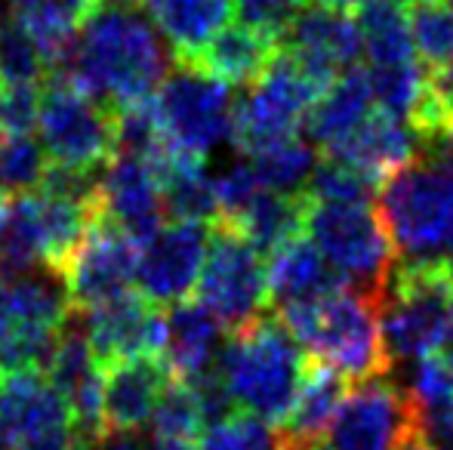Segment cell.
<instances>
[{
	"instance_id": "1",
	"label": "cell",
	"mask_w": 453,
	"mask_h": 450,
	"mask_svg": "<svg viewBox=\"0 0 453 450\" xmlns=\"http://www.w3.org/2000/svg\"><path fill=\"white\" fill-rule=\"evenodd\" d=\"M62 72L111 109L155 96L170 72V53L136 10L99 6L81 28Z\"/></svg>"
},
{
	"instance_id": "2",
	"label": "cell",
	"mask_w": 453,
	"mask_h": 450,
	"mask_svg": "<svg viewBox=\"0 0 453 450\" xmlns=\"http://www.w3.org/2000/svg\"><path fill=\"white\" fill-rule=\"evenodd\" d=\"M380 306V294L340 284L318 300L278 309V321L315 364L334 367L352 383H367L386 377L392 367L382 339Z\"/></svg>"
},
{
	"instance_id": "3",
	"label": "cell",
	"mask_w": 453,
	"mask_h": 450,
	"mask_svg": "<svg viewBox=\"0 0 453 450\" xmlns=\"http://www.w3.org/2000/svg\"><path fill=\"white\" fill-rule=\"evenodd\" d=\"M213 370L234 408L280 426L309 364L278 318H253L222 342Z\"/></svg>"
},
{
	"instance_id": "4",
	"label": "cell",
	"mask_w": 453,
	"mask_h": 450,
	"mask_svg": "<svg viewBox=\"0 0 453 450\" xmlns=\"http://www.w3.org/2000/svg\"><path fill=\"white\" fill-rule=\"evenodd\" d=\"M382 339L388 361L453 352V263L404 259L382 290Z\"/></svg>"
},
{
	"instance_id": "5",
	"label": "cell",
	"mask_w": 453,
	"mask_h": 450,
	"mask_svg": "<svg viewBox=\"0 0 453 450\" xmlns=\"http://www.w3.org/2000/svg\"><path fill=\"white\" fill-rule=\"evenodd\" d=\"M41 145L56 167L99 173L118 155L114 109L78 87L62 68L47 72L37 111Z\"/></svg>"
},
{
	"instance_id": "6",
	"label": "cell",
	"mask_w": 453,
	"mask_h": 450,
	"mask_svg": "<svg viewBox=\"0 0 453 450\" xmlns=\"http://www.w3.org/2000/svg\"><path fill=\"white\" fill-rule=\"evenodd\" d=\"M380 217L395 253L404 259L441 256L453 234V167L426 157L380 188Z\"/></svg>"
},
{
	"instance_id": "7",
	"label": "cell",
	"mask_w": 453,
	"mask_h": 450,
	"mask_svg": "<svg viewBox=\"0 0 453 450\" xmlns=\"http://www.w3.org/2000/svg\"><path fill=\"white\" fill-rule=\"evenodd\" d=\"M305 234L342 284L382 296L398 253H395L380 210H373L370 201L324 204V201L309 198Z\"/></svg>"
},
{
	"instance_id": "8",
	"label": "cell",
	"mask_w": 453,
	"mask_h": 450,
	"mask_svg": "<svg viewBox=\"0 0 453 450\" xmlns=\"http://www.w3.org/2000/svg\"><path fill=\"white\" fill-rule=\"evenodd\" d=\"M321 93L324 87L315 84L284 50H278L263 78L247 87V96L234 105L232 142L250 157L287 142L305 124V114Z\"/></svg>"
},
{
	"instance_id": "9",
	"label": "cell",
	"mask_w": 453,
	"mask_h": 450,
	"mask_svg": "<svg viewBox=\"0 0 453 450\" xmlns=\"http://www.w3.org/2000/svg\"><path fill=\"white\" fill-rule=\"evenodd\" d=\"M155 111L167 145L188 155L207 157L232 139V93L191 62H176L167 72L155 90Z\"/></svg>"
},
{
	"instance_id": "10",
	"label": "cell",
	"mask_w": 453,
	"mask_h": 450,
	"mask_svg": "<svg viewBox=\"0 0 453 450\" xmlns=\"http://www.w3.org/2000/svg\"><path fill=\"white\" fill-rule=\"evenodd\" d=\"M197 300L228 331L259 318L269 302V275L259 250L228 223H216L197 275Z\"/></svg>"
},
{
	"instance_id": "11",
	"label": "cell",
	"mask_w": 453,
	"mask_h": 450,
	"mask_svg": "<svg viewBox=\"0 0 453 450\" xmlns=\"http://www.w3.org/2000/svg\"><path fill=\"white\" fill-rule=\"evenodd\" d=\"M413 429L407 392L388 377L355 383L342 398L321 445L309 450H401Z\"/></svg>"
},
{
	"instance_id": "12",
	"label": "cell",
	"mask_w": 453,
	"mask_h": 450,
	"mask_svg": "<svg viewBox=\"0 0 453 450\" xmlns=\"http://www.w3.org/2000/svg\"><path fill=\"white\" fill-rule=\"evenodd\" d=\"M136 263V240L127 238L118 225H111L105 217L96 213L84 240H81L78 250L68 256V263L59 271L72 309L87 312V309L99 306V302L114 300V296L133 290Z\"/></svg>"
},
{
	"instance_id": "13",
	"label": "cell",
	"mask_w": 453,
	"mask_h": 450,
	"mask_svg": "<svg viewBox=\"0 0 453 450\" xmlns=\"http://www.w3.org/2000/svg\"><path fill=\"white\" fill-rule=\"evenodd\" d=\"M207 244V223H195V219L164 223L145 244H139V294H145L157 306L188 300V294L197 287Z\"/></svg>"
},
{
	"instance_id": "14",
	"label": "cell",
	"mask_w": 453,
	"mask_h": 450,
	"mask_svg": "<svg viewBox=\"0 0 453 450\" xmlns=\"http://www.w3.org/2000/svg\"><path fill=\"white\" fill-rule=\"evenodd\" d=\"M280 50L327 90L346 68L358 62L364 43L355 16L327 6H309L290 19L280 34Z\"/></svg>"
},
{
	"instance_id": "15",
	"label": "cell",
	"mask_w": 453,
	"mask_h": 450,
	"mask_svg": "<svg viewBox=\"0 0 453 450\" xmlns=\"http://www.w3.org/2000/svg\"><path fill=\"white\" fill-rule=\"evenodd\" d=\"M84 337L102 367L127 358H161L164 312L145 294L127 290L87 309Z\"/></svg>"
},
{
	"instance_id": "16",
	"label": "cell",
	"mask_w": 453,
	"mask_h": 450,
	"mask_svg": "<svg viewBox=\"0 0 453 450\" xmlns=\"http://www.w3.org/2000/svg\"><path fill=\"white\" fill-rule=\"evenodd\" d=\"M96 213L118 225L136 244H145L167 223L164 194L149 161L118 151L96 179Z\"/></svg>"
},
{
	"instance_id": "17",
	"label": "cell",
	"mask_w": 453,
	"mask_h": 450,
	"mask_svg": "<svg viewBox=\"0 0 453 450\" xmlns=\"http://www.w3.org/2000/svg\"><path fill=\"white\" fill-rule=\"evenodd\" d=\"M43 377L68 401L74 429L93 441L99 439L105 432V423H102V364L96 361L84 331L65 324L47 364H43Z\"/></svg>"
},
{
	"instance_id": "18",
	"label": "cell",
	"mask_w": 453,
	"mask_h": 450,
	"mask_svg": "<svg viewBox=\"0 0 453 450\" xmlns=\"http://www.w3.org/2000/svg\"><path fill=\"white\" fill-rule=\"evenodd\" d=\"M65 429H74L72 410L43 370L0 377V435L10 441V447Z\"/></svg>"
},
{
	"instance_id": "19",
	"label": "cell",
	"mask_w": 453,
	"mask_h": 450,
	"mask_svg": "<svg viewBox=\"0 0 453 450\" xmlns=\"http://www.w3.org/2000/svg\"><path fill=\"white\" fill-rule=\"evenodd\" d=\"M417 151L419 136L411 130V124L386 111H370L340 145L327 151V157L349 164L376 188H382L395 173L417 161Z\"/></svg>"
},
{
	"instance_id": "20",
	"label": "cell",
	"mask_w": 453,
	"mask_h": 450,
	"mask_svg": "<svg viewBox=\"0 0 453 450\" xmlns=\"http://www.w3.org/2000/svg\"><path fill=\"white\" fill-rule=\"evenodd\" d=\"M170 370L161 358H127L102 367V423L105 432H139L149 426Z\"/></svg>"
},
{
	"instance_id": "21",
	"label": "cell",
	"mask_w": 453,
	"mask_h": 450,
	"mask_svg": "<svg viewBox=\"0 0 453 450\" xmlns=\"http://www.w3.org/2000/svg\"><path fill=\"white\" fill-rule=\"evenodd\" d=\"M222 348V324L201 302H173L164 315L161 361L173 379H195L216 367Z\"/></svg>"
},
{
	"instance_id": "22",
	"label": "cell",
	"mask_w": 453,
	"mask_h": 450,
	"mask_svg": "<svg viewBox=\"0 0 453 450\" xmlns=\"http://www.w3.org/2000/svg\"><path fill=\"white\" fill-rule=\"evenodd\" d=\"M278 50L280 41L274 34L241 22V25H226L188 62L226 87H253L265 74V68L272 65Z\"/></svg>"
},
{
	"instance_id": "23",
	"label": "cell",
	"mask_w": 453,
	"mask_h": 450,
	"mask_svg": "<svg viewBox=\"0 0 453 450\" xmlns=\"http://www.w3.org/2000/svg\"><path fill=\"white\" fill-rule=\"evenodd\" d=\"M346 395L349 392L342 373H336L334 367L311 364L299 383V392L287 410L284 423L278 426L280 450H309L321 445Z\"/></svg>"
},
{
	"instance_id": "24",
	"label": "cell",
	"mask_w": 453,
	"mask_h": 450,
	"mask_svg": "<svg viewBox=\"0 0 453 450\" xmlns=\"http://www.w3.org/2000/svg\"><path fill=\"white\" fill-rule=\"evenodd\" d=\"M404 392L419 439L435 450H453V352L417 358Z\"/></svg>"
},
{
	"instance_id": "25",
	"label": "cell",
	"mask_w": 453,
	"mask_h": 450,
	"mask_svg": "<svg viewBox=\"0 0 453 450\" xmlns=\"http://www.w3.org/2000/svg\"><path fill=\"white\" fill-rule=\"evenodd\" d=\"M265 275H269V300L278 309L318 300L342 284L305 232L274 247Z\"/></svg>"
},
{
	"instance_id": "26",
	"label": "cell",
	"mask_w": 453,
	"mask_h": 450,
	"mask_svg": "<svg viewBox=\"0 0 453 450\" xmlns=\"http://www.w3.org/2000/svg\"><path fill=\"white\" fill-rule=\"evenodd\" d=\"M145 10L173 59L188 62L228 25L234 0H145Z\"/></svg>"
},
{
	"instance_id": "27",
	"label": "cell",
	"mask_w": 453,
	"mask_h": 450,
	"mask_svg": "<svg viewBox=\"0 0 453 450\" xmlns=\"http://www.w3.org/2000/svg\"><path fill=\"white\" fill-rule=\"evenodd\" d=\"M373 105V87L370 72L361 65H352L318 96V103L309 111V136L315 145L330 151L340 145L355 126L370 114Z\"/></svg>"
},
{
	"instance_id": "28",
	"label": "cell",
	"mask_w": 453,
	"mask_h": 450,
	"mask_svg": "<svg viewBox=\"0 0 453 450\" xmlns=\"http://www.w3.org/2000/svg\"><path fill=\"white\" fill-rule=\"evenodd\" d=\"M305 213H309V194H280L263 188L253 204L228 225L238 228L257 250H274L305 232Z\"/></svg>"
},
{
	"instance_id": "29",
	"label": "cell",
	"mask_w": 453,
	"mask_h": 450,
	"mask_svg": "<svg viewBox=\"0 0 453 450\" xmlns=\"http://www.w3.org/2000/svg\"><path fill=\"white\" fill-rule=\"evenodd\" d=\"M355 22L361 31L364 53L370 56L373 65L417 62L411 19L401 12V6L388 4V0H361L355 6Z\"/></svg>"
},
{
	"instance_id": "30",
	"label": "cell",
	"mask_w": 453,
	"mask_h": 450,
	"mask_svg": "<svg viewBox=\"0 0 453 450\" xmlns=\"http://www.w3.org/2000/svg\"><path fill=\"white\" fill-rule=\"evenodd\" d=\"M151 435L157 441H176V445H195L207 429V414L197 389L188 379H173L164 385L161 398L155 404V414L149 420Z\"/></svg>"
},
{
	"instance_id": "31",
	"label": "cell",
	"mask_w": 453,
	"mask_h": 450,
	"mask_svg": "<svg viewBox=\"0 0 453 450\" xmlns=\"http://www.w3.org/2000/svg\"><path fill=\"white\" fill-rule=\"evenodd\" d=\"M50 157L35 133H0V194L19 198L43 186Z\"/></svg>"
},
{
	"instance_id": "32",
	"label": "cell",
	"mask_w": 453,
	"mask_h": 450,
	"mask_svg": "<svg viewBox=\"0 0 453 450\" xmlns=\"http://www.w3.org/2000/svg\"><path fill=\"white\" fill-rule=\"evenodd\" d=\"M315 145L299 136L253 155V170H257L263 188L280 194H299V188L315 173Z\"/></svg>"
},
{
	"instance_id": "33",
	"label": "cell",
	"mask_w": 453,
	"mask_h": 450,
	"mask_svg": "<svg viewBox=\"0 0 453 450\" xmlns=\"http://www.w3.org/2000/svg\"><path fill=\"white\" fill-rule=\"evenodd\" d=\"M370 72V87H373V103H380V111L392 114L398 120L411 124L417 105L423 103L429 90V72L417 62L404 65H373Z\"/></svg>"
},
{
	"instance_id": "34",
	"label": "cell",
	"mask_w": 453,
	"mask_h": 450,
	"mask_svg": "<svg viewBox=\"0 0 453 450\" xmlns=\"http://www.w3.org/2000/svg\"><path fill=\"white\" fill-rule=\"evenodd\" d=\"M413 50L426 62V68L438 72L453 62V6L444 0H426L413 6L411 16Z\"/></svg>"
},
{
	"instance_id": "35",
	"label": "cell",
	"mask_w": 453,
	"mask_h": 450,
	"mask_svg": "<svg viewBox=\"0 0 453 450\" xmlns=\"http://www.w3.org/2000/svg\"><path fill=\"white\" fill-rule=\"evenodd\" d=\"M37 43L12 12H0V80L4 84H41L47 78Z\"/></svg>"
},
{
	"instance_id": "36",
	"label": "cell",
	"mask_w": 453,
	"mask_h": 450,
	"mask_svg": "<svg viewBox=\"0 0 453 450\" xmlns=\"http://www.w3.org/2000/svg\"><path fill=\"white\" fill-rule=\"evenodd\" d=\"M197 445L201 450H280V435L272 423L247 410H232L222 420L210 423Z\"/></svg>"
},
{
	"instance_id": "37",
	"label": "cell",
	"mask_w": 453,
	"mask_h": 450,
	"mask_svg": "<svg viewBox=\"0 0 453 450\" xmlns=\"http://www.w3.org/2000/svg\"><path fill=\"white\" fill-rule=\"evenodd\" d=\"M373 192L376 186L367 176L336 157H324L321 164H315V173L309 179V198L324 204H361L373 198Z\"/></svg>"
},
{
	"instance_id": "38",
	"label": "cell",
	"mask_w": 453,
	"mask_h": 450,
	"mask_svg": "<svg viewBox=\"0 0 453 450\" xmlns=\"http://www.w3.org/2000/svg\"><path fill=\"white\" fill-rule=\"evenodd\" d=\"M263 192L253 164H228L213 176V194H216V223H234L247 207L253 204V198Z\"/></svg>"
},
{
	"instance_id": "39",
	"label": "cell",
	"mask_w": 453,
	"mask_h": 450,
	"mask_svg": "<svg viewBox=\"0 0 453 450\" xmlns=\"http://www.w3.org/2000/svg\"><path fill=\"white\" fill-rule=\"evenodd\" d=\"M41 111V87L6 84L0 93V133H35Z\"/></svg>"
},
{
	"instance_id": "40",
	"label": "cell",
	"mask_w": 453,
	"mask_h": 450,
	"mask_svg": "<svg viewBox=\"0 0 453 450\" xmlns=\"http://www.w3.org/2000/svg\"><path fill=\"white\" fill-rule=\"evenodd\" d=\"M299 10H303V0H234V12L241 16V22L269 31L278 41Z\"/></svg>"
},
{
	"instance_id": "41",
	"label": "cell",
	"mask_w": 453,
	"mask_h": 450,
	"mask_svg": "<svg viewBox=\"0 0 453 450\" xmlns=\"http://www.w3.org/2000/svg\"><path fill=\"white\" fill-rule=\"evenodd\" d=\"M432 84H435V93L444 103V109L453 114V62H448V65L432 74Z\"/></svg>"
},
{
	"instance_id": "42",
	"label": "cell",
	"mask_w": 453,
	"mask_h": 450,
	"mask_svg": "<svg viewBox=\"0 0 453 450\" xmlns=\"http://www.w3.org/2000/svg\"><path fill=\"white\" fill-rule=\"evenodd\" d=\"M429 151L432 157H438L441 164H448V167H453V130L448 133V136L441 139V142H435V145H429Z\"/></svg>"
},
{
	"instance_id": "43",
	"label": "cell",
	"mask_w": 453,
	"mask_h": 450,
	"mask_svg": "<svg viewBox=\"0 0 453 450\" xmlns=\"http://www.w3.org/2000/svg\"><path fill=\"white\" fill-rule=\"evenodd\" d=\"M361 0H311V6H327V10H342V12H349V10H355Z\"/></svg>"
},
{
	"instance_id": "44",
	"label": "cell",
	"mask_w": 453,
	"mask_h": 450,
	"mask_svg": "<svg viewBox=\"0 0 453 450\" xmlns=\"http://www.w3.org/2000/svg\"><path fill=\"white\" fill-rule=\"evenodd\" d=\"M401 450H435V447H432L429 441H426V439H419V435L413 432L411 439H407L404 445H401Z\"/></svg>"
},
{
	"instance_id": "45",
	"label": "cell",
	"mask_w": 453,
	"mask_h": 450,
	"mask_svg": "<svg viewBox=\"0 0 453 450\" xmlns=\"http://www.w3.org/2000/svg\"><path fill=\"white\" fill-rule=\"evenodd\" d=\"M145 450H191V445H176V441H157V439H151Z\"/></svg>"
},
{
	"instance_id": "46",
	"label": "cell",
	"mask_w": 453,
	"mask_h": 450,
	"mask_svg": "<svg viewBox=\"0 0 453 450\" xmlns=\"http://www.w3.org/2000/svg\"><path fill=\"white\" fill-rule=\"evenodd\" d=\"M139 4H145V0H99V6H124V10H133Z\"/></svg>"
},
{
	"instance_id": "47",
	"label": "cell",
	"mask_w": 453,
	"mask_h": 450,
	"mask_svg": "<svg viewBox=\"0 0 453 450\" xmlns=\"http://www.w3.org/2000/svg\"><path fill=\"white\" fill-rule=\"evenodd\" d=\"M388 4H395V6H419V4H426V0H388Z\"/></svg>"
},
{
	"instance_id": "48",
	"label": "cell",
	"mask_w": 453,
	"mask_h": 450,
	"mask_svg": "<svg viewBox=\"0 0 453 450\" xmlns=\"http://www.w3.org/2000/svg\"><path fill=\"white\" fill-rule=\"evenodd\" d=\"M0 450H12V447H10V441H6L4 435H0Z\"/></svg>"
},
{
	"instance_id": "49",
	"label": "cell",
	"mask_w": 453,
	"mask_h": 450,
	"mask_svg": "<svg viewBox=\"0 0 453 450\" xmlns=\"http://www.w3.org/2000/svg\"><path fill=\"white\" fill-rule=\"evenodd\" d=\"M6 201H10V198H4V194H0V210H4V207H6Z\"/></svg>"
},
{
	"instance_id": "50",
	"label": "cell",
	"mask_w": 453,
	"mask_h": 450,
	"mask_svg": "<svg viewBox=\"0 0 453 450\" xmlns=\"http://www.w3.org/2000/svg\"><path fill=\"white\" fill-rule=\"evenodd\" d=\"M0 93H4V80H0Z\"/></svg>"
},
{
	"instance_id": "51",
	"label": "cell",
	"mask_w": 453,
	"mask_h": 450,
	"mask_svg": "<svg viewBox=\"0 0 453 450\" xmlns=\"http://www.w3.org/2000/svg\"><path fill=\"white\" fill-rule=\"evenodd\" d=\"M0 287H4V278H0Z\"/></svg>"
},
{
	"instance_id": "52",
	"label": "cell",
	"mask_w": 453,
	"mask_h": 450,
	"mask_svg": "<svg viewBox=\"0 0 453 450\" xmlns=\"http://www.w3.org/2000/svg\"><path fill=\"white\" fill-rule=\"evenodd\" d=\"M448 4H450V6H453V0H448Z\"/></svg>"
}]
</instances>
